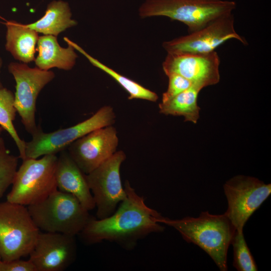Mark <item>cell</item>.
I'll list each match as a JSON object with an SVG mask.
<instances>
[{
  "instance_id": "6da1fadb",
  "label": "cell",
  "mask_w": 271,
  "mask_h": 271,
  "mask_svg": "<svg viewBox=\"0 0 271 271\" xmlns=\"http://www.w3.org/2000/svg\"><path fill=\"white\" fill-rule=\"evenodd\" d=\"M124 188L126 197L113 214L102 219L91 217L79 233L85 242L109 241L130 250L150 234L164 230L165 227L159 222L161 214L146 204L144 197L136 193L127 180Z\"/></svg>"
},
{
  "instance_id": "7a4b0ae2",
  "label": "cell",
  "mask_w": 271,
  "mask_h": 271,
  "mask_svg": "<svg viewBox=\"0 0 271 271\" xmlns=\"http://www.w3.org/2000/svg\"><path fill=\"white\" fill-rule=\"evenodd\" d=\"M159 222L177 230L183 238L205 251L221 271L227 270L228 247L236 231L225 213L214 215L202 212L197 217L171 219L161 216Z\"/></svg>"
},
{
  "instance_id": "3957f363",
  "label": "cell",
  "mask_w": 271,
  "mask_h": 271,
  "mask_svg": "<svg viewBox=\"0 0 271 271\" xmlns=\"http://www.w3.org/2000/svg\"><path fill=\"white\" fill-rule=\"evenodd\" d=\"M27 207L34 222L43 232L76 236L91 217L75 197L58 189Z\"/></svg>"
},
{
  "instance_id": "277c9868",
  "label": "cell",
  "mask_w": 271,
  "mask_h": 271,
  "mask_svg": "<svg viewBox=\"0 0 271 271\" xmlns=\"http://www.w3.org/2000/svg\"><path fill=\"white\" fill-rule=\"evenodd\" d=\"M236 7L235 2L226 0H145L139 12L142 18L164 16L179 21L192 33L232 13Z\"/></svg>"
},
{
  "instance_id": "5b68a950",
  "label": "cell",
  "mask_w": 271,
  "mask_h": 271,
  "mask_svg": "<svg viewBox=\"0 0 271 271\" xmlns=\"http://www.w3.org/2000/svg\"><path fill=\"white\" fill-rule=\"evenodd\" d=\"M41 231L26 206L0 202V256L3 261L28 255Z\"/></svg>"
},
{
  "instance_id": "8992f818",
  "label": "cell",
  "mask_w": 271,
  "mask_h": 271,
  "mask_svg": "<svg viewBox=\"0 0 271 271\" xmlns=\"http://www.w3.org/2000/svg\"><path fill=\"white\" fill-rule=\"evenodd\" d=\"M57 158L56 155L50 154L40 159L23 160L7 201L27 206L41 201L57 190Z\"/></svg>"
},
{
  "instance_id": "52a82bcc",
  "label": "cell",
  "mask_w": 271,
  "mask_h": 271,
  "mask_svg": "<svg viewBox=\"0 0 271 271\" xmlns=\"http://www.w3.org/2000/svg\"><path fill=\"white\" fill-rule=\"evenodd\" d=\"M115 118L113 107L105 105L90 117L73 126L50 132H44L40 128L32 135L30 141L26 142V159H37L46 155L60 153L93 130L113 125Z\"/></svg>"
},
{
  "instance_id": "ba28073f",
  "label": "cell",
  "mask_w": 271,
  "mask_h": 271,
  "mask_svg": "<svg viewBox=\"0 0 271 271\" xmlns=\"http://www.w3.org/2000/svg\"><path fill=\"white\" fill-rule=\"evenodd\" d=\"M126 159L122 151L111 157L86 175V180L96 208V218L102 219L113 214L126 197L122 185L120 167Z\"/></svg>"
},
{
  "instance_id": "9c48e42d",
  "label": "cell",
  "mask_w": 271,
  "mask_h": 271,
  "mask_svg": "<svg viewBox=\"0 0 271 271\" xmlns=\"http://www.w3.org/2000/svg\"><path fill=\"white\" fill-rule=\"evenodd\" d=\"M9 72L16 81L15 105L26 130L32 136L40 128L36 125L35 113L37 97L42 89L55 77V73L24 63L11 62Z\"/></svg>"
},
{
  "instance_id": "30bf717a",
  "label": "cell",
  "mask_w": 271,
  "mask_h": 271,
  "mask_svg": "<svg viewBox=\"0 0 271 271\" xmlns=\"http://www.w3.org/2000/svg\"><path fill=\"white\" fill-rule=\"evenodd\" d=\"M228 207L225 214L235 230H243L250 216L271 193V184L256 178L237 175L223 185Z\"/></svg>"
},
{
  "instance_id": "8fae6325",
  "label": "cell",
  "mask_w": 271,
  "mask_h": 271,
  "mask_svg": "<svg viewBox=\"0 0 271 271\" xmlns=\"http://www.w3.org/2000/svg\"><path fill=\"white\" fill-rule=\"evenodd\" d=\"M231 39L247 44L245 39L235 31L232 13L220 17L188 35L165 41L163 47L167 53H208Z\"/></svg>"
},
{
  "instance_id": "7c38bea8",
  "label": "cell",
  "mask_w": 271,
  "mask_h": 271,
  "mask_svg": "<svg viewBox=\"0 0 271 271\" xmlns=\"http://www.w3.org/2000/svg\"><path fill=\"white\" fill-rule=\"evenodd\" d=\"M220 63L215 51L202 54L168 53L162 67L167 76L180 75L202 89L219 82Z\"/></svg>"
},
{
  "instance_id": "4fadbf2b",
  "label": "cell",
  "mask_w": 271,
  "mask_h": 271,
  "mask_svg": "<svg viewBox=\"0 0 271 271\" xmlns=\"http://www.w3.org/2000/svg\"><path fill=\"white\" fill-rule=\"evenodd\" d=\"M118 138L113 125L96 129L67 148L72 160L86 175L111 157L117 151Z\"/></svg>"
},
{
  "instance_id": "5bb4252c",
  "label": "cell",
  "mask_w": 271,
  "mask_h": 271,
  "mask_svg": "<svg viewBox=\"0 0 271 271\" xmlns=\"http://www.w3.org/2000/svg\"><path fill=\"white\" fill-rule=\"evenodd\" d=\"M76 254L75 236L41 231L29 259L36 271H63L74 261Z\"/></svg>"
},
{
  "instance_id": "9a60e30c",
  "label": "cell",
  "mask_w": 271,
  "mask_h": 271,
  "mask_svg": "<svg viewBox=\"0 0 271 271\" xmlns=\"http://www.w3.org/2000/svg\"><path fill=\"white\" fill-rule=\"evenodd\" d=\"M66 150L61 152L57 158L55 171L57 188L60 191L72 195L85 208L91 210L95 206L86 174Z\"/></svg>"
},
{
  "instance_id": "2e32d148",
  "label": "cell",
  "mask_w": 271,
  "mask_h": 271,
  "mask_svg": "<svg viewBox=\"0 0 271 271\" xmlns=\"http://www.w3.org/2000/svg\"><path fill=\"white\" fill-rule=\"evenodd\" d=\"M68 46L67 48L62 47L56 36H39L36 47L38 54L34 61L36 67L44 70L53 68L71 70L74 66L78 56L74 48L70 45Z\"/></svg>"
},
{
  "instance_id": "e0dca14e",
  "label": "cell",
  "mask_w": 271,
  "mask_h": 271,
  "mask_svg": "<svg viewBox=\"0 0 271 271\" xmlns=\"http://www.w3.org/2000/svg\"><path fill=\"white\" fill-rule=\"evenodd\" d=\"M5 48L20 62L28 64L35 61L39 35L26 24L15 21H6Z\"/></svg>"
},
{
  "instance_id": "ac0fdd59",
  "label": "cell",
  "mask_w": 271,
  "mask_h": 271,
  "mask_svg": "<svg viewBox=\"0 0 271 271\" xmlns=\"http://www.w3.org/2000/svg\"><path fill=\"white\" fill-rule=\"evenodd\" d=\"M77 24V21L72 19L68 3L63 1H53L48 5L42 17L26 25L38 34L57 37L61 32Z\"/></svg>"
},
{
  "instance_id": "d6986e66",
  "label": "cell",
  "mask_w": 271,
  "mask_h": 271,
  "mask_svg": "<svg viewBox=\"0 0 271 271\" xmlns=\"http://www.w3.org/2000/svg\"><path fill=\"white\" fill-rule=\"evenodd\" d=\"M202 90L192 85L171 99L159 104L160 113L166 115L182 116L185 121L196 123L199 118L198 96Z\"/></svg>"
},
{
  "instance_id": "ffe728a7",
  "label": "cell",
  "mask_w": 271,
  "mask_h": 271,
  "mask_svg": "<svg viewBox=\"0 0 271 271\" xmlns=\"http://www.w3.org/2000/svg\"><path fill=\"white\" fill-rule=\"evenodd\" d=\"M64 41L68 45L72 46L75 50H77L92 64L94 66L100 69L111 77L128 94V99H143L151 102H156L158 99V96L155 92L146 88L133 80L121 75L112 69L100 62L88 54L80 46L72 41L67 37L64 38Z\"/></svg>"
},
{
  "instance_id": "44dd1931",
  "label": "cell",
  "mask_w": 271,
  "mask_h": 271,
  "mask_svg": "<svg viewBox=\"0 0 271 271\" xmlns=\"http://www.w3.org/2000/svg\"><path fill=\"white\" fill-rule=\"evenodd\" d=\"M17 112L14 94L8 88L0 86V125L12 138L19 151V157L24 160L26 142L19 137L13 123Z\"/></svg>"
},
{
  "instance_id": "7402d4cb",
  "label": "cell",
  "mask_w": 271,
  "mask_h": 271,
  "mask_svg": "<svg viewBox=\"0 0 271 271\" xmlns=\"http://www.w3.org/2000/svg\"><path fill=\"white\" fill-rule=\"evenodd\" d=\"M231 244L233 249V266L238 271H256L257 267L244 239L243 230H236Z\"/></svg>"
},
{
  "instance_id": "603a6c76",
  "label": "cell",
  "mask_w": 271,
  "mask_h": 271,
  "mask_svg": "<svg viewBox=\"0 0 271 271\" xmlns=\"http://www.w3.org/2000/svg\"><path fill=\"white\" fill-rule=\"evenodd\" d=\"M18 158L10 153L3 138L0 137V199L13 183L18 170Z\"/></svg>"
},
{
  "instance_id": "cb8c5ba5",
  "label": "cell",
  "mask_w": 271,
  "mask_h": 271,
  "mask_svg": "<svg viewBox=\"0 0 271 271\" xmlns=\"http://www.w3.org/2000/svg\"><path fill=\"white\" fill-rule=\"evenodd\" d=\"M169 84L167 90L163 93L162 102H166L190 88L193 84L187 79L176 74L168 76Z\"/></svg>"
},
{
  "instance_id": "d4e9b609",
  "label": "cell",
  "mask_w": 271,
  "mask_h": 271,
  "mask_svg": "<svg viewBox=\"0 0 271 271\" xmlns=\"http://www.w3.org/2000/svg\"><path fill=\"white\" fill-rule=\"evenodd\" d=\"M0 271H36L32 262L20 259L10 261L0 260Z\"/></svg>"
},
{
  "instance_id": "484cf974",
  "label": "cell",
  "mask_w": 271,
  "mask_h": 271,
  "mask_svg": "<svg viewBox=\"0 0 271 271\" xmlns=\"http://www.w3.org/2000/svg\"><path fill=\"white\" fill-rule=\"evenodd\" d=\"M2 64H3V61H2V59L1 58V57H0V73H1V68H2ZM2 83H1V80H0V86H2Z\"/></svg>"
},
{
  "instance_id": "4316f807",
  "label": "cell",
  "mask_w": 271,
  "mask_h": 271,
  "mask_svg": "<svg viewBox=\"0 0 271 271\" xmlns=\"http://www.w3.org/2000/svg\"><path fill=\"white\" fill-rule=\"evenodd\" d=\"M4 130V128L2 127V126L0 125V134L2 133L3 130Z\"/></svg>"
},
{
  "instance_id": "83f0119b",
  "label": "cell",
  "mask_w": 271,
  "mask_h": 271,
  "mask_svg": "<svg viewBox=\"0 0 271 271\" xmlns=\"http://www.w3.org/2000/svg\"><path fill=\"white\" fill-rule=\"evenodd\" d=\"M0 19H2L3 20H5V21H6L5 19H4L3 17H2L1 16H0Z\"/></svg>"
},
{
  "instance_id": "f1b7e54d",
  "label": "cell",
  "mask_w": 271,
  "mask_h": 271,
  "mask_svg": "<svg viewBox=\"0 0 271 271\" xmlns=\"http://www.w3.org/2000/svg\"><path fill=\"white\" fill-rule=\"evenodd\" d=\"M1 260V256H0V260Z\"/></svg>"
}]
</instances>
